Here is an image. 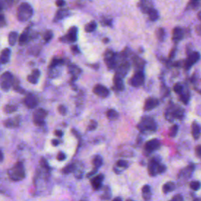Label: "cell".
<instances>
[{"instance_id":"6da1fadb","label":"cell","mask_w":201,"mask_h":201,"mask_svg":"<svg viewBox=\"0 0 201 201\" xmlns=\"http://www.w3.org/2000/svg\"><path fill=\"white\" fill-rule=\"evenodd\" d=\"M32 8L29 3L23 2L17 9V17L20 21H26L32 16Z\"/></svg>"},{"instance_id":"7a4b0ae2","label":"cell","mask_w":201,"mask_h":201,"mask_svg":"<svg viewBox=\"0 0 201 201\" xmlns=\"http://www.w3.org/2000/svg\"><path fill=\"white\" fill-rule=\"evenodd\" d=\"M8 175L13 181L22 180L25 177L24 165L21 162H18L8 171Z\"/></svg>"},{"instance_id":"3957f363","label":"cell","mask_w":201,"mask_h":201,"mask_svg":"<svg viewBox=\"0 0 201 201\" xmlns=\"http://www.w3.org/2000/svg\"><path fill=\"white\" fill-rule=\"evenodd\" d=\"M13 83V77L10 72H6L0 76V87L3 90H8Z\"/></svg>"},{"instance_id":"277c9868","label":"cell","mask_w":201,"mask_h":201,"mask_svg":"<svg viewBox=\"0 0 201 201\" xmlns=\"http://www.w3.org/2000/svg\"><path fill=\"white\" fill-rule=\"evenodd\" d=\"M166 171V167L164 165H162L157 160L152 159L148 166V172L151 176H155L156 174H160Z\"/></svg>"},{"instance_id":"5b68a950","label":"cell","mask_w":201,"mask_h":201,"mask_svg":"<svg viewBox=\"0 0 201 201\" xmlns=\"http://www.w3.org/2000/svg\"><path fill=\"white\" fill-rule=\"evenodd\" d=\"M140 130L141 131H154L156 125L153 119L150 117L143 118L140 123Z\"/></svg>"},{"instance_id":"8992f818","label":"cell","mask_w":201,"mask_h":201,"mask_svg":"<svg viewBox=\"0 0 201 201\" xmlns=\"http://www.w3.org/2000/svg\"><path fill=\"white\" fill-rule=\"evenodd\" d=\"M47 116V112L45 109L39 108L33 114V122L36 126H43L45 123L46 117Z\"/></svg>"},{"instance_id":"52a82bcc","label":"cell","mask_w":201,"mask_h":201,"mask_svg":"<svg viewBox=\"0 0 201 201\" xmlns=\"http://www.w3.org/2000/svg\"><path fill=\"white\" fill-rule=\"evenodd\" d=\"M145 81V76L143 74V72H138L135 73L133 76V77L131 78V84L133 87H140V86L142 85L144 83Z\"/></svg>"},{"instance_id":"ba28073f","label":"cell","mask_w":201,"mask_h":201,"mask_svg":"<svg viewBox=\"0 0 201 201\" xmlns=\"http://www.w3.org/2000/svg\"><path fill=\"white\" fill-rule=\"evenodd\" d=\"M104 61L106 62L107 65L109 68H114L116 66V61H115V53L110 50L108 49L104 53Z\"/></svg>"},{"instance_id":"9c48e42d","label":"cell","mask_w":201,"mask_h":201,"mask_svg":"<svg viewBox=\"0 0 201 201\" xmlns=\"http://www.w3.org/2000/svg\"><path fill=\"white\" fill-rule=\"evenodd\" d=\"M93 91L95 94L101 97H106L109 95V90H108V88L102 85H100V84L95 86Z\"/></svg>"},{"instance_id":"30bf717a","label":"cell","mask_w":201,"mask_h":201,"mask_svg":"<svg viewBox=\"0 0 201 201\" xmlns=\"http://www.w3.org/2000/svg\"><path fill=\"white\" fill-rule=\"evenodd\" d=\"M24 103L29 108H35L37 105V99L34 95L32 94H29L26 97H25Z\"/></svg>"},{"instance_id":"8fae6325","label":"cell","mask_w":201,"mask_h":201,"mask_svg":"<svg viewBox=\"0 0 201 201\" xmlns=\"http://www.w3.org/2000/svg\"><path fill=\"white\" fill-rule=\"evenodd\" d=\"M160 146V142L158 139H152V140L147 141L145 144V149L148 152H151L152 151L157 149Z\"/></svg>"},{"instance_id":"7c38bea8","label":"cell","mask_w":201,"mask_h":201,"mask_svg":"<svg viewBox=\"0 0 201 201\" xmlns=\"http://www.w3.org/2000/svg\"><path fill=\"white\" fill-rule=\"evenodd\" d=\"M199 59V53L197 52H193L192 53H191L189 56L188 59L186 60V68H189L190 67L192 66V65L195 64L196 61Z\"/></svg>"},{"instance_id":"4fadbf2b","label":"cell","mask_w":201,"mask_h":201,"mask_svg":"<svg viewBox=\"0 0 201 201\" xmlns=\"http://www.w3.org/2000/svg\"><path fill=\"white\" fill-rule=\"evenodd\" d=\"M159 101L155 98H148L145 101L144 104V109L145 111H150L158 106Z\"/></svg>"},{"instance_id":"5bb4252c","label":"cell","mask_w":201,"mask_h":201,"mask_svg":"<svg viewBox=\"0 0 201 201\" xmlns=\"http://www.w3.org/2000/svg\"><path fill=\"white\" fill-rule=\"evenodd\" d=\"M65 39H66L68 42H76V39H77V28H76V27H72V28L68 30V34H67V36H65Z\"/></svg>"},{"instance_id":"9a60e30c","label":"cell","mask_w":201,"mask_h":201,"mask_svg":"<svg viewBox=\"0 0 201 201\" xmlns=\"http://www.w3.org/2000/svg\"><path fill=\"white\" fill-rule=\"evenodd\" d=\"M103 179H104V175H98L93 179H91L90 182L91 185L93 186L94 189L97 190L101 187V184H102Z\"/></svg>"},{"instance_id":"2e32d148","label":"cell","mask_w":201,"mask_h":201,"mask_svg":"<svg viewBox=\"0 0 201 201\" xmlns=\"http://www.w3.org/2000/svg\"><path fill=\"white\" fill-rule=\"evenodd\" d=\"M129 68H130V65L127 62L123 63V64H122V65L119 67V68H118L117 70V73H116V75H117V76H120V77L123 78V76H125V75L127 73V72L129 70Z\"/></svg>"},{"instance_id":"e0dca14e","label":"cell","mask_w":201,"mask_h":201,"mask_svg":"<svg viewBox=\"0 0 201 201\" xmlns=\"http://www.w3.org/2000/svg\"><path fill=\"white\" fill-rule=\"evenodd\" d=\"M10 53H11V51H10V49H8V48L4 49L1 53V55H0V62L2 64L7 63L10 60Z\"/></svg>"},{"instance_id":"ac0fdd59","label":"cell","mask_w":201,"mask_h":201,"mask_svg":"<svg viewBox=\"0 0 201 201\" xmlns=\"http://www.w3.org/2000/svg\"><path fill=\"white\" fill-rule=\"evenodd\" d=\"M201 132V127L200 126L196 123V122H194L192 124V135L194 139H198L199 138V135H200Z\"/></svg>"},{"instance_id":"d6986e66","label":"cell","mask_w":201,"mask_h":201,"mask_svg":"<svg viewBox=\"0 0 201 201\" xmlns=\"http://www.w3.org/2000/svg\"><path fill=\"white\" fill-rule=\"evenodd\" d=\"M113 82L115 87H116L118 90H123L124 89V84H123V81L122 77L116 75L113 79Z\"/></svg>"},{"instance_id":"ffe728a7","label":"cell","mask_w":201,"mask_h":201,"mask_svg":"<svg viewBox=\"0 0 201 201\" xmlns=\"http://www.w3.org/2000/svg\"><path fill=\"white\" fill-rule=\"evenodd\" d=\"M182 36H183V32L182 30L180 28H175L173 30V39L175 41H179V40L182 39Z\"/></svg>"},{"instance_id":"44dd1931","label":"cell","mask_w":201,"mask_h":201,"mask_svg":"<svg viewBox=\"0 0 201 201\" xmlns=\"http://www.w3.org/2000/svg\"><path fill=\"white\" fill-rule=\"evenodd\" d=\"M175 183L172 182H168L163 185V192L164 193H167V192H172L173 190H175Z\"/></svg>"},{"instance_id":"7402d4cb","label":"cell","mask_w":201,"mask_h":201,"mask_svg":"<svg viewBox=\"0 0 201 201\" xmlns=\"http://www.w3.org/2000/svg\"><path fill=\"white\" fill-rule=\"evenodd\" d=\"M19 124V120L18 118H14V119H9L4 122V125L7 127H17Z\"/></svg>"},{"instance_id":"603a6c76","label":"cell","mask_w":201,"mask_h":201,"mask_svg":"<svg viewBox=\"0 0 201 201\" xmlns=\"http://www.w3.org/2000/svg\"><path fill=\"white\" fill-rule=\"evenodd\" d=\"M28 39H29V29H27L23 32L22 34L18 38V41L21 45H24V43L28 42Z\"/></svg>"},{"instance_id":"cb8c5ba5","label":"cell","mask_w":201,"mask_h":201,"mask_svg":"<svg viewBox=\"0 0 201 201\" xmlns=\"http://www.w3.org/2000/svg\"><path fill=\"white\" fill-rule=\"evenodd\" d=\"M18 39V34L15 32H12L9 35V38H8V41H9V44L10 46L15 45L17 40Z\"/></svg>"},{"instance_id":"d4e9b609","label":"cell","mask_w":201,"mask_h":201,"mask_svg":"<svg viewBox=\"0 0 201 201\" xmlns=\"http://www.w3.org/2000/svg\"><path fill=\"white\" fill-rule=\"evenodd\" d=\"M142 195L143 197L145 200L148 199L151 196V188H150V186H148V185H145V186H143L142 188Z\"/></svg>"},{"instance_id":"484cf974","label":"cell","mask_w":201,"mask_h":201,"mask_svg":"<svg viewBox=\"0 0 201 201\" xmlns=\"http://www.w3.org/2000/svg\"><path fill=\"white\" fill-rule=\"evenodd\" d=\"M106 116L108 120H116L119 117V113L116 110H114V109H109L106 112Z\"/></svg>"},{"instance_id":"4316f807","label":"cell","mask_w":201,"mask_h":201,"mask_svg":"<svg viewBox=\"0 0 201 201\" xmlns=\"http://www.w3.org/2000/svg\"><path fill=\"white\" fill-rule=\"evenodd\" d=\"M96 27H97L96 22L95 21H91V22H90L89 24L86 25L84 29H85L87 32H94L96 29Z\"/></svg>"},{"instance_id":"83f0119b","label":"cell","mask_w":201,"mask_h":201,"mask_svg":"<svg viewBox=\"0 0 201 201\" xmlns=\"http://www.w3.org/2000/svg\"><path fill=\"white\" fill-rule=\"evenodd\" d=\"M102 163H103V159L100 156H94V158L93 159V164L94 166L96 167V169L98 168V167H100L102 165Z\"/></svg>"},{"instance_id":"f1b7e54d","label":"cell","mask_w":201,"mask_h":201,"mask_svg":"<svg viewBox=\"0 0 201 201\" xmlns=\"http://www.w3.org/2000/svg\"><path fill=\"white\" fill-rule=\"evenodd\" d=\"M16 110H17V107L15 105H13V104H7V105L4 107V112L8 114L15 112Z\"/></svg>"},{"instance_id":"f546056e","label":"cell","mask_w":201,"mask_h":201,"mask_svg":"<svg viewBox=\"0 0 201 201\" xmlns=\"http://www.w3.org/2000/svg\"><path fill=\"white\" fill-rule=\"evenodd\" d=\"M148 16H149V18L152 21H155L158 18L159 15H158V13L156 10H154V9H150L148 10Z\"/></svg>"},{"instance_id":"4dcf8cb0","label":"cell","mask_w":201,"mask_h":201,"mask_svg":"<svg viewBox=\"0 0 201 201\" xmlns=\"http://www.w3.org/2000/svg\"><path fill=\"white\" fill-rule=\"evenodd\" d=\"M201 184L200 182H198V181H194V182H192L190 183V188L192 189L194 191H197L200 189Z\"/></svg>"},{"instance_id":"1f68e13d","label":"cell","mask_w":201,"mask_h":201,"mask_svg":"<svg viewBox=\"0 0 201 201\" xmlns=\"http://www.w3.org/2000/svg\"><path fill=\"white\" fill-rule=\"evenodd\" d=\"M178 131H179V127L177 125H174L170 130V136L173 137V138L175 137L177 133H178Z\"/></svg>"},{"instance_id":"d6a6232c","label":"cell","mask_w":201,"mask_h":201,"mask_svg":"<svg viewBox=\"0 0 201 201\" xmlns=\"http://www.w3.org/2000/svg\"><path fill=\"white\" fill-rule=\"evenodd\" d=\"M52 37H53V32H52L51 31H47V32H46L45 34L43 36L44 40H45L46 42L48 43L49 40L51 39Z\"/></svg>"},{"instance_id":"836d02e7","label":"cell","mask_w":201,"mask_h":201,"mask_svg":"<svg viewBox=\"0 0 201 201\" xmlns=\"http://www.w3.org/2000/svg\"><path fill=\"white\" fill-rule=\"evenodd\" d=\"M174 90H175V93L181 94L183 92V87H182L181 84L177 83L176 85H175V87H174Z\"/></svg>"},{"instance_id":"e575fe53","label":"cell","mask_w":201,"mask_h":201,"mask_svg":"<svg viewBox=\"0 0 201 201\" xmlns=\"http://www.w3.org/2000/svg\"><path fill=\"white\" fill-rule=\"evenodd\" d=\"M128 165V163L126 160H123V159H120V160H118L117 163H116V166L118 167H122V168H126Z\"/></svg>"},{"instance_id":"d590c367","label":"cell","mask_w":201,"mask_h":201,"mask_svg":"<svg viewBox=\"0 0 201 201\" xmlns=\"http://www.w3.org/2000/svg\"><path fill=\"white\" fill-rule=\"evenodd\" d=\"M28 81H29V83H31L36 84L37 83V82H38V78L36 77L35 76H33L32 74H31L28 76Z\"/></svg>"},{"instance_id":"8d00e7d4","label":"cell","mask_w":201,"mask_h":201,"mask_svg":"<svg viewBox=\"0 0 201 201\" xmlns=\"http://www.w3.org/2000/svg\"><path fill=\"white\" fill-rule=\"evenodd\" d=\"M62 62V61L61 60H59V59H53V61H51V63H50V65H49V67H51V68H53V67L57 66V65H58L59 64H61V63Z\"/></svg>"},{"instance_id":"74e56055","label":"cell","mask_w":201,"mask_h":201,"mask_svg":"<svg viewBox=\"0 0 201 201\" xmlns=\"http://www.w3.org/2000/svg\"><path fill=\"white\" fill-rule=\"evenodd\" d=\"M65 12H66V10H59V11L57 13V14H56V17H55L56 19H57V20L61 19L63 17H65V15L64 14V13H65Z\"/></svg>"},{"instance_id":"f35d334b","label":"cell","mask_w":201,"mask_h":201,"mask_svg":"<svg viewBox=\"0 0 201 201\" xmlns=\"http://www.w3.org/2000/svg\"><path fill=\"white\" fill-rule=\"evenodd\" d=\"M171 201H183V197H182V196L180 195V194H177L175 195L174 197L172 198Z\"/></svg>"},{"instance_id":"ab89813d","label":"cell","mask_w":201,"mask_h":201,"mask_svg":"<svg viewBox=\"0 0 201 201\" xmlns=\"http://www.w3.org/2000/svg\"><path fill=\"white\" fill-rule=\"evenodd\" d=\"M66 158V156H65V153H63V152H59L58 154H57V159H58L59 161H62V160H64V159Z\"/></svg>"},{"instance_id":"60d3db41","label":"cell","mask_w":201,"mask_h":201,"mask_svg":"<svg viewBox=\"0 0 201 201\" xmlns=\"http://www.w3.org/2000/svg\"><path fill=\"white\" fill-rule=\"evenodd\" d=\"M97 127V123L95 121H90V123L89 127H88V130H94L95 128Z\"/></svg>"},{"instance_id":"b9f144b4","label":"cell","mask_w":201,"mask_h":201,"mask_svg":"<svg viewBox=\"0 0 201 201\" xmlns=\"http://www.w3.org/2000/svg\"><path fill=\"white\" fill-rule=\"evenodd\" d=\"M58 112L61 114V115H65L66 113V108L63 105H60L58 107Z\"/></svg>"},{"instance_id":"7bdbcfd3","label":"cell","mask_w":201,"mask_h":201,"mask_svg":"<svg viewBox=\"0 0 201 201\" xmlns=\"http://www.w3.org/2000/svg\"><path fill=\"white\" fill-rule=\"evenodd\" d=\"M196 153L197 156L201 158V145H198L196 147Z\"/></svg>"},{"instance_id":"ee69618b","label":"cell","mask_w":201,"mask_h":201,"mask_svg":"<svg viewBox=\"0 0 201 201\" xmlns=\"http://www.w3.org/2000/svg\"><path fill=\"white\" fill-rule=\"evenodd\" d=\"M73 168H74L73 165H68L65 167V170H64V171H65V173H69V172H71V171H72Z\"/></svg>"},{"instance_id":"f6af8a7d","label":"cell","mask_w":201,"mask_h":201,"mask_svg":"<svg viewBox=\"0 0 201 201\" xmlns=\"http://www.w3.org/2000/svg\"><path fill=\"white\" fill-rule=\"evenodd\" d=\"M6 24V21H5V18H4V16L0 14V27L4 26V25Z\"/></svg>"},{"instance_id":"bcb514c9","label":"cell","mask_w":201,"mask_h":201,"mask_svg":"<svg viewBox=\"0 0 201 201\" xmlns=\"http://www.w3.org/2000/svg\"><path fill=\"white\" fill-rule=\"evenodd\" d=\"M158 33L159 34V36H158V37H159V39H163V36H164V30H163V29H159V30H158Z\"/></svg>"},{"instance_id":"7dc6e473","label":"cell","mask_w":201,"mask_h":201,"mask_svg":"<svg viewBox=\"0 0 201 201\" xmlns=\"http://www.w3.org/2000/svg\"><path fill=\"white\" fill-rule=\"evenodd\" d=\"M65 4V2L64 0H57L56 1V5L58 6H63Z\"/></svg>"},{"instance_id":"c3c4849f","label":"cell","mask_w":201,"mask_h":201,"mask_svg":"<svg viewBox=\"0 0 201 201\" xmlns=\"http://www.w3.org/2000/svg\"><path fill=\"white\" fill-rule=\"evenodd\" d=\"M32 74L39 79V76H40V72H39V71L37 70V69H35V70H33V72Z\"/></svg>"},{"instance_id":"681fc988","label":"cell","mask_w":201,"mask_h":201,"mask_svg":"<svg viewBox=\"0 0 201 201\" xmlns=\"http://www.w3.org/2000/svg\"><path fill=\"white\" fill-rule=\"evenodd\" d=\"M2 1L4 2V5L6 4L7 6H11L13 2V0H2Z\"/></svg>"},{"instance_id":"f907efd6","label":"cell","mask_w":201,"mask_h":201,"mask_svg":"<svg viewBox=\"0 0 201 201\" xmlns=\"http://www.w3.org/2000/svg\"><path fill=\"white\" fill-rule=\"evenodd\" d=\"M54 135H55L56 136L59 137V138H61L63 135V132L61 131H54Z\"/></svg>"},{"instance_id":"816d5d0a","label":"cell","mask_w":201,"mask_h":201,"mask_svg":"<svg viewBox=\"0 0 201 201\" xmlns=\"http://www.w3.org/2000/svg\"><path fill=\"white\" fill-rule=\"evenodd\" d=\"M59 143H60V141H59L58 140H57V139H53V140H52V141H51L52 145H53V146L58 145Z\"/></svg>"},{"instance_id":"f5cc1de1","label":"cell","mask_w":201,"mask_h":201,"mask_svg":"<svg viewBox=\"0 0 201 201\" xmlns=\"http://www.w3.org/2000/svg\"><path fill=\"white\" fill-rule=\"evenodd\" d=\"M72 50L74 53H78L79 52H80V51H79L78 47H77L76 46H72Z\"/></svg>"},{"instance_id":"db71d44e","label":"cell","mask_w":201,"mask_h":201,"mask_svg":"<svg viewBox=\"0 0 201 201\" xmlns=\"http://www.w3.org/2000/svg\"><path fill=\"white\" fill-rule=\"evenodd\" d=\"M3 6H4V2L2 0H0V13L2 12V9H3ZM1 14V13H0Z\"/></svg>"},{"instance_id":"11a10c76","label":"cell","mask_w":201,"mask_h":201,"mask_svg":"<svg viewBox=\"0 0 201 201\" xmlns=\"http://www.w3.org/2000/svg\"><path fill=\"white\" fill-rule=\"evenodd\" d=\"M2 159H3V154L0 151V162H2Z\"/></svg>"},{"instance_id":"9f6ffc18","label":"cell","mask_w":201,"mask_h":201,"mask_svg":"<svg viewBox=\"0 0 201 201\" xmlns=\"http://www.w3.org/2000/svg\"><path fill=\"white\" fill-rule=\"evenodd\" d=\"M112 201H123L122 200V199L121 198H120V197H117V198H115V199H113V200Z\"/></svg>"},{"instance_id":"6f0895ef","label":"cell","mask_w":201,"mask_h":201,"mask_svg":"<svg viewBox=\"0 0 201 201\" xmlns=\"http://www.w3.org/2000/svg\"><path fill=\"white\" fill-rule=\"evenodd\" d=\"M191 1H192V2H196V1H197V0H191Z\"/></svg>"},{"instance_id":"680465c9","label":"cell","mask_w":201,"mask_h":201,"mask_svg":"<svg viewBox=\"0 0 201 201\" xmlns=\"http://www.w3.org/2000/svg\"><path fill=\"white\" fill-rule=\"evenodd\" d=\"M194 201H201V199H195Z\"/></svg>"},{"instance_id":"91938a15","label":"cell","mask_w":201,"mask_h":201,"mask_svg":"<svg viewBox=\"0 0 201 201\" xmlns=\"http://www.w3.org/2000/svg\"><path fill=\"white\" fill-rule=\"evenodd\" d=\"M126 201H134L133 199H127V200Z\"/></svg>"}]
</instances>
